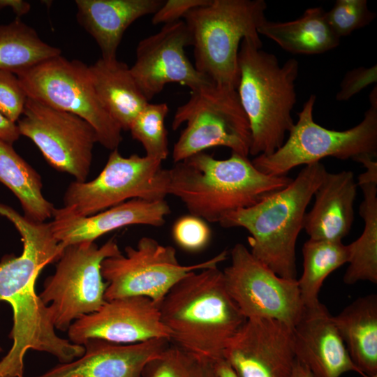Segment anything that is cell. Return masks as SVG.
<instances>
[{"label":"cell","instance_id":"obj_1","mask_svg":"<svg viewBox=\"0 0 377 377\" xmlns=\"http://www.w3.org/2000/svg\"><path fill=\"white\" fill-rule=\"evenodd\" d=\"M0 215L15 226L23 245L20 256L6 255L0 261V306L8 302L13 314L9 334L13 344L0 360V377H22L29 350L48 353L66 363L80 357L84 348L57 334L48 306L36 294L40 272L57 262L65 249L50 223L29 220L4 204H0Z\"/></svg>","mask_w":377,"mask_h":377},{"label":"cell","instance_id":"obj_2","mask_svg":"<svg viewBox=\"0 0 377 377\" xmlns=\"http://www.w3.org/2000/svg\"><path fill=\"white\" fill-rule=\"evenodd\" d=\"M175 163L168 169V195L178 198L189 214L211 223L258 203L293 180L261 172L248 156L235 152L220 160L203 151Z\"/></svg>","mask_w":377,"mask_h":377},{"label":"cell","instance_id":"obj_3","mask_svg":"<svg viewBox=\"0 0 377 377\" xmlns=\"http://www.w3.org/2000/svg\"><path fill=\"white\" fill-rule=\"evenodd\" d=\"M170 341L212 360L223 357L246 320L229 295L216 267L194 271L176 283L159 305Z\"/></svg>","mask_w":377,"mask_h":377},{"label":"cell","instance_id":"obj_4","mask_svg":"<svg viewBox=\"0 0 377 377\" xmlns=\"http://www.w3.org/2000/svg\"><path fill=\"white\" fill-rule=\"evenodd\" d=\"M261 40L244 38L238 53V97L251 131L249 154L269 155L285 142L295 123V82L299 63L293 58L282 65L262 49Z\"/></svg>","mask_w":377,"mask_h":377},{"label":"cell","instance_id":"obj_5","mask_svg":"<svg viewBox=\"0 0 377 377\" xmlns=\"http://www.w3.org/2000/svg\"><path fill=\"white\" fill-rule=\"evenodd\" d=\"M320 162L306 165L285 188L258 203L232 212L219 223L250 234L252 255L281 277L297 279L296 242L306 209L326 172Z\"/></svg>","mask_w":377,"mask_h":377},{"label":"cell","instance_id":"obj_6","mask_svg":"<svg viewBox=\"0 0 377 377\" xmlns=\"http://www.w3.org/2000/svg\"><path fill=\"white\" fill-rule=\"evenodd\" d=\"M264 0H211L184 16L192 38L194 66L212 82L237 89L238 53L244 38L260 40L267 20Z\"/></svg>","mask_w":377,"mask_h":377},{"label":"cell","instance_id":"obj_7","mask_svg":"<svg viewBox=\"0 0 377 377\" xmlns=\"http://www.w3.org/2000/svg\"><path fill=\"white\" fill-rule=\"evenodd\" d=\"M316 96L311 94L297 113L298 120L283 144L269 155H259L251 161L261 172L281 176L295 167L308 165L325 157L354 161L361 155L377 156V91L369 95L370 106L362 120L344 131L325 128L313 117Z\"/></svg>","mask_w":377,"mask_h":377},{"label":"cell","instance_id":"obj_8","mask_svg":"<svg viewBox=\"0 0 377 377\" xmlns=\"http://www.w3.org/2000/svg\"><path fill=\"white\" fill-rule=\"evenodd\" d=\"M183 123L186 127L173 147L175 163L219 146L249 154V124L235 89L210 82L191 91L189 99L175 111L173 130Z\"/></svg>","mask_w":377,"mask_h":377},{"label":"cell","instance_id":"obj_9","mask_svg":"<svg viewBox=\"0 0 377 377\" xmlns=\"http://www.w3.org/2000/svg\"><path fill=\"white\" fill-rule=\"evenodd\" d=\"M15 74L28 98L82 118L95 130L98 143L112 151L118 148L122 129L101 103L84 63L58 55Z\"/></svg>","mask_w":377,"mask_h":377},{"label":"cell","instance_id":"obj_10","mask_svg":"<svg viewBox=\"0 0 377 377\" xmlns=\"http://www.w3.org/2000/svg\"><path fill=\"white\" fill-rule=\"evenodd\" d=\"M121 253L114 238L101 246L92 242L65 247L54 274L46 278L38 295L48 306L55 329L68 331L75 320L105 304L107 283L101 274V263Z\"/></svg>","mask_w":377,"mask_h":377},{"label":"cell","instance_id":"obj_11","mask_svg":"<svg viewBox=\"0 0 377 377\" xmlns=\"http://www.w3.org/2000/svg\"><path fill=\"white\" fill-rule=\"evenodd\" d=\"M226 258L227 251H223L205 261L184 265L174 247L143 237L135 246H126L124 253L103 260L101 274L107 283L105 299L140 296L159 306L170 289L187 274L216 267Z\"/></svg>","mask_w":377,"mask_h":377},{"label":"cell","instance_id":"obj_12","mask_svg":"<svg viewBox=\"0 0 377 377\" xmlns=\"http://www.w3.org/2000/svg\"><path fill=\"white\" fill-rule=\"evenodd\" d=\"M162 163L138 154L124 157L114 149L96 178L69 184L63 208L74 215L87 216L132 199L165 200L168 175Z\"/></svg>","mask_w":377,"mask_h":377},{"label":"cell","instance_id":"obj_13","mask_svg":"<svg viewBox=\"0 0 377 377\" xmlns=\"http://www.w3.org/2000/svg\"><path fill=\"white\" fill-rule=\"evenodd\" d=\"M230 256V265L222 271L224 283L246 319L271 318L295 325L304 309L297 280L279 276L241 243Z\"/></svg>","mask_w":377,"mask_h":377},{"label":"cell","instance_id":"obj_14","mask_svg":"<svg viewBox=\"0 0 377 377\" xmlns=\"http://www.w3.org/2000/svg\"><path fill=\"white\" fill-rule=\"evenodd\" d=\"M22 115L16 124L20 135L29 138L52 168L85 182L98 142L94 128L75 114L30 98Z\"/></svg>","mask_w":377,"mask_h":377},{"label":"cell","instance_id":"obj_15","mask_svg":"<svg viewBox=\"0 0 377 377\" xmlns=\"http://www.w3.org/2000/svg\"><path fill=\"white\" fill-rule=\"evenodd\" d=\"M189 45L191 35L182 20L164 24L138 43L130 71L149 102L168 83H179L194 91L211 82L186 57L185 48Z\"/></svg>","mask_w":377,"mask_h":377},{"label":"cell","instance_id":"obj_16","mask_svg":"<svg viewBox=\"0 0 377 377\" xmlns=\"http://www.w3.org/2000/svg\"><path fill=\"white\" fill-rule=\"evenodd\" d=\"M223 357L238 377H291L296 361L292 327L271 318H248Z\"/></svg>","mask_w":377,"mask_h":377},{"label":"cell","instance_id":"obj_17","mask_svg":"<svg viewBox=\"0 0 377 377\" xmlns=\"http://www.w3.org/2000/svg\"><path fill=\"white\" fill-rule=\"evenodd\" d=\"M68 336L71 343L82 346L90 339L122 344L170 339L159 306L140 296L106 300L98 311L75 320L68 330Z\"/></svg>","mask_w":377,"mask_h":377},{"label":"cell","instance_id":"obj_18","mask_svg":"<svg viewBox=\"0 0 377 377\" xmlns=\"http://www.w3.org/2000/svg\"><path fill=\"white\" fill-rule=\"evenodd\" d=\"M292 330L296 360L313 377H340L349 371L363 376L352 361L332 316L322 303L304 307Z\"/></svg>","mask_w":377,"mask_h":377},{"label":"cell","instance_id":"obj_19","mask_svg":"<svg viewBox=\"0 0 377 377\" xmlns=\"http://www.w3.org/2000/svg\"><path fill=\"white\" fill-rule=\"evenodd\" d=\"M170 209L165 201L132 199L95 214L80 216L63 207L54 208L50 222L56 239L65 248L92 242L103 235L131 225L162 226Z\"/></svg>","mask_w":377,"mask_h":377},{"label":"cell","instance_id":"obj_20","mask_svg":"<svg viewBox=\"0 0 377 377\" xmlns=\"http://www.w3.org/2000/svg\"><path fill=\"white\" fill-rule=\"evenodd\" d=\"M170 343L165 339L131 344L90 339L82 344L84 352L75 360L60 363L35 377H142L147 363Z\"/></svg>","mask_w":377,"mask_h":377},{"label":"cell","instance_id":"obj_21","mask_svg":"<svg viewBox=\"0 0 377 377\" xmlns=\"http://www.w3.org/2000/svg\"><path fill=\"white\" fill-rule=\"evenodd\" d=\"M357 187L350 170L326 172L314 192V204L304 219L303 228L310 239L342 240L349 233Z\"/></svg>","mask_w":377,"mask_h":377},{"label":"cell","instance_id":"obj_22","mask_svg":"<svg viewBox=\"0 0 377 377\" xmlns=\"http://www.w3.org/2000/svg\"><path fill=\"white\" fill-rule=\"evenodd\" d=\"M163 0H76L79 24L98 44L105 60L117 59L127 28L139 18L154 14Z\"/></svg>","mask_w":377,"mask_h":377},{"label":"cell","instance_id":"obj_23","mask_svg":"<svg viewBox=\"0 0 377 377\" xmlns=\"http://www.w3.org/2000/svg\"><path fill=\"white\" fill-rule=\"evenodd\" d=\"M95 91L109 114L122 130H128L149 103L138 88L130 68L114 59H98L89 66Z\"/></svg>","mask_w":377,"mask_h":377},{"label":"cell","instance_id":"obj_24","mask_svg":"<svg viewBox=\"0 0 377 377\" xmlns=\"http://www.w3.org/2000/svg\"><path fill=\"white\" fill-rule=\"evenodd\" d=\"M332 320L363 376L377 374V295L356 299Z\"/></svg>","mask_w":377,"mask_h":377},{"label":"cell","instance_id":"obj_25","mask_svg":"<svg viewBox=\"0 0 377 377\" xmlns=\"http://www.w3.org/2000/svg\"><path fill=\"white\" fill-rule=\"evenodd\" d=\"M322 7L306 9L299 18L288 22L266 20L258 33L295 54H318L337 47L340 38L333 32Z\"/></svg>","mask_w":377,"mask_h":377},{"label":"cell","instance_id":"obj_26","mask_svg":"<svg viewBox=\"0 0 377 377\" xmlns=\"http://www.w3.org/2000/svg\"><path fill=\"white\" fill-rule=\"evenodd\" d=\"M362 191L360 214L364 227L361 235L350 244L351 254L343 275L346 285L362 281L377 283V178L363 172L357 182Z\"/></svg>","mask_w":377,"mask_h":377},{"label":"cell","instance_id":"obj_27","mask_svg":"<svg viewBox=\"0 0 377 377\" xmlns=\"http://www.w3.org/2000/svg\"><path fill=\"white\" fill-rule=\"evenodd\" d=\"M0 182L17 198L24 216L38 223L52 216L55 208L43 195L40 175L13 148L0 139Z\"/></svg>","mask_w":377,"mask_h":377},{"label":"cell","instance_id":"obj_28","mask_svg":"<svg viewBox=\"0 0 377 377\" xmlns=\"http://www.w3.org/2000/svg\"><path fill=\"white\" fill-rule=\"evenodd\" d=\"M350 244L342 240L309 239L303 245V273L297 280L304 307H314L320 302L318 295L325 279L332 272L349 262Z\"/></svg>","mask_w":377,"mask_h":377},{"label":"cell","instance_id":"obj_29","mask_svg":"<svg viewBox=\"0 0 377 377\" xmlns=\"http://www.w3.org/2000/svg\"><path fill=\"white\" fill-rule=\"evenodd\" d=\"M58 55L59 48L44 42L19 18L0 24V70L15 73Z\"/></svg>","mask_w":377,"mask_h":377},{"label":"cell","instance_id":"obj_30","mask_svg":"<svg viewBox=\"0 0 377 377\" xmlns=\"http://www.w3.org/2000/svg\"><path fill=\"white\" fill-rule=\"evenodd\" d=\"M142 377H219L215 361L170 343L145 366Z\"/></svg>","mask_w":377,"mask_h":377},{"label":"cell","instance_id":"obj_31","mask_svg":"<svg viewBox=\"0 0 377 377\" xmlns=\"http://www.w3.org/2000/svg\"><path fill=\"white\" fill-rule=\"evenodd\" d=\"M168 110L165 103H149L135 118L128 129L133 138L143 146L145 156L162 162L169 154L165 126Z\"/></svg>","mask_w":377,"mask_h":377},{"label":"cell","instance_id":"obj_32","mask_svg":"<svg viewBox=\"0 0 377 377\" xmlns=\"http://www.w3.org/2000/svg\"><path fill=\"white\" fill-rule=\"evenodd\" d=\"M325 17L333 32L340 38L369 24L376 14L369 9L366 0H337Z\"/></svg>","mask_w":377,"mask_h":377},{"label":"cell","instance_id":"obj_33","mask_svg":"<svg viewBox=\"0 0 377 377\" xmlns=\"http://www.w3.org/2000/svg\"><path fill=\"white\" fill-rule=\"evenodd\" d=\"M172 234L176 244L190 252L200 251L209 243L211 230L202 219L191 214L178 219L173 225Z\"/></svg>","mask_w":377,"mask_h":377},{"label":"cell","instance_id":"obj_34","mask_svg":"<svg viewBox=\"0 0 377 377\" xmlns=\"http://www.w3.org/2000/svg\"><path fill=\"white\" fill-rule=\"evenodd\" d=\"M27 98L17 76L13 72L0 70V113L16 124L23 114Z\"/></svg>","mask_w":377,"mask_h":377},{"label":"cell","instance_id":"obj_35","mask_svg":"<svg viewBox=\"0 0 377 377\" xmlns=\"http://www.w3.org/2000/svg\"><path fill=\"white\" fill-rule=\"evenodd\" d=\"M377 66L369 68L360 66L348 71L340 84L335 96L339 101H348L369 85L376 82Z\"/></svg>","mask_w":377,"mask_h":377},{"label":"cell","instance_id":"obj_36","mask_svg":"<svg viewBox=\"0 0 377 377\" xmlns=\"http://www.w3.org/2000/svg\"><path fill=\"white\" fill-rule=\"evenodd\" d=\"M211 0H167L153 14L151 22L170 24L179 21L192 9L208 4Z\"/></svg>","mask_w":377,"mask_h":377},{"label":"cell","instance_id":"obj_37","mask_svg":"<svg viewBox=\"0 0 377 377\" xmlns=\"http://www.w3.org/2000/svg\"><path fill=\"white\" fill-rule=\"evenodd\" d=\"M19 133L17 124L6 119L0 113V139L13 145L19 139Z\"/></svg>","mask_w":377,"mask_h":377},{"label":"cell","instance_id":"obj_38","mask_svg":"<svg viewBox=\"0 0 377 377\" xmlns=\"http://www.w3.org/2000/svg\"><path fill=\"white\" fill-rule=\"evenodd\" d=\"M6 8H10L17 18H20L29 13L31 4L22 0H0V10Z\"/></svg>","mask_w":377,"mask_h":377},{"label":"cell","instance_id":"obj_39","mask_svg":"<svg viewBox=\"0 0 377 377\" xmlns=\"http://www.w3.org/2000/svg\"><path fill=\"white\" fill-rule=\"evenodd\" d=\"M219 377H238L229 363L221 357L215 361Z\"/></svg>","mask_w":377,"mask_h":377},{"label":"cell","instance_id":"obj_40","mask_svg":"<svg viewBox=\"0 0 377 377\" xmlns=\"http://www.w3.org/2000/svg\"><path fill=\"white\" fill-rule=\"evenodd\" d=\"M291 377H313L309 369L296 360Z\"/></svg>","mask_w":377,"mask_h":377},{"label":"cell","instance_id":"obj_41","mask_svg":"<svg viewBox=\"0 0 377 377\" xmlns=\"http://www.w3.org/2000/svg\"><path fill=\"white\" fill-rule=\"evenodd\" d=\"M363 377H377V374H374V375H365Z\"/></svg>","mask_w":377,"mask_h":377},{"label":"cell","instance_id":"obj_42","mask_svg":"<svg viewBox=\"0 0 377 377\" xmlns=\"http://www.w3.org/2000/svg\"><path fill=\"white\" fill-rule=\"evenodd\" d=\"M2 351H3V348H2V347H1V345H0V353H1Z\"/></svg>","mask_w":377,"mask_h":377},{"label":"cell","instance_id":"obj_43","mask_svg":"<svg viewBox=\"0 0 377 377\" xmlns=\"http://www.w3.org/2000/svg\"><path fill=\"white\" fill-rule=\"evenodd\" d=\"M22 377H24V376H22Z\"/></svg>","mask_w":377,"mask_h":377}]
</instances>
